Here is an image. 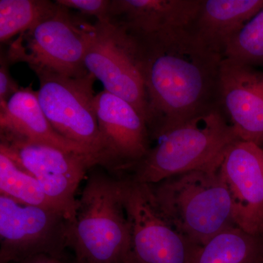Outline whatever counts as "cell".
Masks as SVG:
<instances>
[{
    "label": "cell",
    "instance_id": "6da1fadb",
    "mask_svg": "<svg viewBox=\"0 0 263 263\" xmlns=\"http://www.w3.org/2000/svg\"><path fill=\"white\" fill-rule=\"evenodd\" d=\"M128 34L136 43L144 81L150 140L221 108L224 57L202 43L192 27L155 35Z\"/></svg>",
    "mask_w": 263,
    "mask_h": 263
},
{
    "label": "cell",
    "instance_id": "7a4b0ae2",
    "mask_svg": "<svg viewBox=\"0 0 263 263\" xmlns=\"http://www.w3.org/2000/svg\"><path fill=\"white\" fill-rule=\"evenodd\" d=\"M146 156L129 167L133 180L154 184L195 170L218 168L226 151L238 141L221 108L181 123L155 138Z\"/></svg>",
    "mask_w": 263,
    "mask_h": 263
},
{
    "label": "cell",
    "instance_id": "3957f363",
    "mask_svg": "<svg viewBox=\"0 0 263 263\" xmlns=\"http://www.w3.org/2000/svg\"><path fill=\"white\" fill-rule=\"evenodd\" d=\"M66 243L75 263H126L130 233L121 181L89 178L77 199L75 216L67 221Z\"/></svg>",
    "mask_w": 263,
    "mask_h": 263
},
{
    "label": "cell",
    "instance_id": "277c9868",
    "mask_svg": "<svg viewBox=\"0 0 263 263\" xmlns=\"http://www.w3.org/2000/svg\"><path fill=\"white\" fill-rule=\"evenodd\" d=\"M150 186L164 215L195 245L202 247L223 230L236 226L219 167L175 175Z\"/></svg>",
    "mask_w": 263,
    "mask_h": 263
},
{
    "label": "cell",
    "instance_id": "5b68a950",
    "mask_svg": "<svg viewBox=\"0 0 263 263\" xmlns=\"http://www.w3.org/2000/svg\"><path fill=\"white\" fill-rule=\"evenodd\" d=\"M94 30L95 24L56 3L46 16L21 34L5 53L10 64L26 62L34 72L45 70L79 77L89 72L84 58Z\"/></svg>",
    "mask_w": 263,
    "mask_h": 263
},
{
    "label": "cell",
    "instance_id": "8992f818",
    "mask_svg": "<svg viewBox=\"0 0 263 263\" xmlns=\"http://www.w3.org/2000/svg\"><path fill=\"white\" fill-rule=\"evenodd\" d=\"M130 245L126 263H194L200 246L180 233L159 206L148 183L121 181Z\"/></svg>",
    "mask_w": 263,
    "mask_h": 263
},
{
    "label": "cell",
    "instance_id": "52a82bcc",
    "mask_svg": "<svg viewBox=\"0 0 263 263\" xmlns=\"http://www.w3.org/2000/svg\"><path fill=\"white\" fill-rule=\"evenodd\" d=\"M34 72L40 82L38 100L52 127L89 151L100 164L102 143L95 107V76L89 72L79 77L45 70Z\"/></svg>",
    "mask_w": 263,
    "mask_h": 263
},
{
    "label": "cell",
    "instance_id": "ba28073f",
    "mask_svg": "<svg viewBox=\"0 0 263 263\" xmlns=\"http://www.w3.org/2000/svg\"><path fill=\"white\" fill-rule=\"evenodd\" d=\"M0 152L35 178L48 200L66 220L73 219L78 187L87 170L98 164L92 157L3 136Z\"/></svg>",
    "mask_w": 263,
    "mask_h": 263
},
{
    "label": "cell",
    "instance_id": "9c48e42d",
    "mask_svg": "<svg viewBox=\"0 0 263 263\" xmlns=\"http://www.w3.org/2000/svg\"><path fill=\"white\" fill-rule=\"evenodd\" d=\"M84 65L104 90L130 103L146 122V90L136 45L124 29L108 22H97Z\"/></svg>",
    "mask_w": 263,
    "mask_h": 263
},
{
    "label": "cell",
    "instance_id": "30bf717a",
    "mask_svg": "<svg viewBox=\"0 0 263 263\" xmlns=\"http://www.w3.org/2000/svg\"><path fill=\"white\" fill-rule=\"evenodd\" d=\"M67 220L51 208L24 205L0 195V263L21 262L34 256L61 257Z\"/></svg>",
    "mask_w": 263,
    "mask_h": 263
},
{
    "label": "cell",
    "instance_id": "8fae6325",
    "mask_svg": "<svg viewBox=\"0 0 263 263\" xmlns=\"http://www.w3.org/2000/svg\"><path fill=\"white\" fill-rule=\"evenodd\" d=\"M95 107L101 138L100 164L126 168L139 162L150 148L145 119L130 103L103 90Z\"/></svg>",
    "mask_w": 263,
    "mask_h": 263
},
{
    "label": "cell",
    "instance_id": "7c38bea8",
    "mask_svg": "<svg viewBox=\"0 0 263 263\" xmlns=\"http://www.w3.org/2000/svg\"><path fill=\"white\" fill-rule=\"evenodd\" d=\"M219 171L231 197L235 226L263 236V148L243 141L228 148Z\"/></svg>",
    "mask_w": 263,
    "mask_h": 263
},
{
    "label": "cell",
    "instance_id": "4fadbf2b",
    "mask_svg": "<svg viewBox=\"0 0 263 263\" xmlns=\"http://www.w3.org/2000/svg\"><path fill=\"white\" fill-rule=\"evenodd\" d=\"M219 100L221 110L239 140L262 146L263 71L235 60L223 59Z\"/></svg>",
    "mask_w": 263,
    "mask_h": 263
},
{
    "label": "cell",
    "instance_id": "5bb4252c",
    "mask_svg": "<svg viewBox=\"0 0 263 263\" xmlns=\"http://www.w3.org/2000/svg\"><path fill=\"white\" fill-rule=\"evenodd\" d=\"M200 0H113L108 22L133 36H150L190 28Z\"/></svg>",
    "mask_w": 263,
    "mask_h": 263
},
{
    "label": "cell",
    "instance_id": "9a60e30c",
    "mask_svg": "<svg viewBox=\"0 0 263 263\" xmlns=\"http://www.w3.org/2000/svg\"><path fill=\"white\" fill-rule=\"evenodd\" d=\"M0 131L1 136L43 143L95 159L89 151L55 130L40 105L37 92L31 86L21 87L0 108Z\"/></svg>",
    "mask_w": 263,
    "mask_h": 263
},
{
    "label": "cell",
    "instance_id": "2e32d148",
    "mask_svg": "<svg viewBox=\"0 0 263 263\" xmlns=\"http://www.w3.org/2000/svg\"><path fill=\"white\" fill-rule=\"evenodd\" d=\"M263 9V0H200L192 30L202 43L224 57L228 45Z\"/></svg>",
    "mask_w": 263,
    "mask_h": 263
},
{
    "label": "cell",
    "instance_id": "e0dca14e",
    "mask_svg": "<svg viewBox=\"0 0 263 263\" xmlns=\"http://www.w3.org/2000/svg\"><path fill=\"white\" fill-rule=\"evenodd\" d=\"M194 263H263V236L231 227L200 247Z\"/></svg>",
    "mask_w": 263,
    "mask_h": 263
},
{
    "label": "cell",
    "instance_id": "ac0fdd59",
    "mask_svg": "<svg viewBox=\"0 0 263 263\" xmlns=\"http://www.w3.org/2000/svg\"><path fill=\"white\" fill-rule=\"evenodd\" d=\"M0 193L24 205L56 209L35 178L3 152H0Z\"/></svg>",
    "mask_w": 263,
    "mask_h": 263
},
{
    "label": "cell",
    "instance_id": "d6986e66",
    "mask_svg": "<svg viewBox=\"0 0 263 263\" xmlns=\"http://www.w3.org/2000/svg\"><path fill=\"white\" fill-rule=\"evenodd\" d=\"M56 5L46 0H1L0 41L5 43L27 32Z\"/></svg>",
    "mask_w": 263,
    "mask_h": 263
},
{
    "label": "cell",
    "instance_id": "ffe728a7",
    "mask_svg": "<svg viewBox=\"0 0 263 263\" xmlns=\"http://www.w3.org/2000/svg\"><path fill=\"white\" fill-rule=\"evenodd\" d=\"M224 58L263 65V9L250 19L228 45Z\"/></svg>",
    "mask_w": 263,
    "mask_h": 263
},
{
    "label": "cell",
    "instance_id": "44dd1931",
    "mask_svg": "<svg viewBox=\"0 0 263 263\" xmlns=\"http://www.w3.org/2000/svg\"><path fill=\"white\" fill-rule=\"evenodd\" d=\"M110 2L109 0H57V4L68 9H76L81 13L95 17L98 22H108Z\"/></svg>",
    "mask_w": 263,
    "mask_h": 263
},
{
    "label": "cell",
    "instance_id": "7402d4cb",
    "mask_svg": "<svg viewBox=\"0 0 263 263\" xmlns=\"http://www.w3.org/2000/svg\"><path fill=\"white\" fill-rule=\"evenodd\" d=\"M0 108L6 105L8 100L21 89L16 81L10 75L8 61L5 53H1L0 60Z\"/></svg>",
    "mask_w": 263,
    "mask_h": 263
},
{
    "label": "cell",
    "instance_id": "603a6c76",
    "mask_svg": "<svg viewBox=\"0 0 263 263\" xmlns=\"http://www.w3.org/2000/svg\"><path fill=\"white\" fill-rule=\"evenodd\" d=\"M14 263H66L63 258L55 257V256L48 255V254H40L34 256L28 259H24L18 262Z\"/></svg>",
    "mask_w": 263,
    "mask_h": 263
},
{
    "label": "cell",
    "instance_id": "cb8c5ba5",
    "mask_svg": "<svg viewBox=\"0 0 263 263\" xmlns=\"http://www.w3.org/2000/svg\"><path fill=\"white\" fill-rule=\"evenodd\" d=\"M73 263H75V262H73Z\"/></svg>",
    "mask_w": 263,
    "mask_h": 263
},
{
    "label": "cell",
    "instance_id": "d4e9b609",
    "mask_svg": "<svg viewBox=\"0 0 263 263\" xmlns=\"http://www.w3.org/2000/svg\"></svg>",
    "mask_w": 263,
    "mask_h": 263
}]
</instances>
